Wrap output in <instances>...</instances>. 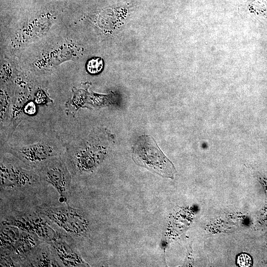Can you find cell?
Wrapping results in <instances>:
<instances>
[{
  "label": "cell",
  "instance_id": "cell-3",
  "mask_svg": "<svg viewBox=\"0 0 267 267\" xmlns=\"http://www.w3.org/2000/svg\"><path fill=\"white\" fill-rule=\"evenodd\" d=\"M19 152L23 157L32 162L40 161L54 155L53 148L44 143L22 147Z\"/></svg>",
  "mask_w": 267,
  "mask_h": 267
},
{
  "label": "cell",
  "instance_id": "cell-6",
  "mask_svg": "<svg viewBox=\"0 0 267 267\" xmlns=\"http://www.w3.org/2000/svg\"><path fill=\"white\" fill-rule=\"evenodd\" d=\"M236 264L240 267H251L252 265V260L249 255L241 253L236 258Z\"/></svg>",
  "mask_w": 267,
  "mask_h": 267
},
{
  "label": "cell",
  "instance_id": "cell-4",
  "mask_svg": "<svg viewBox=\"0 0 267 267\" xmlns=\"http://www.w3.org/2000/svg\"><path fill=\"white\" fill-rule=\"evenodd\" d=\"M0 241L2 247L15 245L18 241V230L12 227H5L1 230Z\"/></svg>",
  "mask_w": 267,
  "mask_h": 267
},
{
  "label": "cell",
  "instance_id": "cell-5",
  "mask_svg": "<svg viewBox=\"0 0 267 267\" xmlns=\"http://www.w3.org/2000/svg\"><path fill=\"white\" fill-rule=\"evenodd\" d=\"M103 62L101 58L94 57L90 59L87 63V70L89 73L93 74L100 72L103 68Z\"/></svg>",
  "mask_w": 267,
  "mask_h": 267
},
{
  "label": "cell",
  "instance_id": "cell-1",
  "mask_svg": "<svg viewBox=\"0 0 267 267\" xmlns=\"http://www.w3.org/2000/svg\"><path fill=\"white\" fill-rule=\"evenodd\" d=\"M133 156L137 164L163 177L174 178L176 173L174 165L159 150L152 138L141 137L135 145Z\"/></svg>",
  "mask_w": 267,
  "mask_h": 267
},
{
  "label": "cell",
  "instance_id": "cell-2",
  "mask_svg": "<svg viewBox=\"0 0 267 267\" xmlns=\"http://www.w3.org/2000/svg\"><path fill=\"white\" fill-rule=\"evenodd\" d=\"M44 174L46 180L55 186L61 194H65L70 184V176L60 160L53 159L47 163Z\"/></svg>",
  "mask_w": 267,
  "mask_h": 267
}]
</instances>
